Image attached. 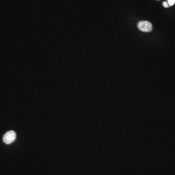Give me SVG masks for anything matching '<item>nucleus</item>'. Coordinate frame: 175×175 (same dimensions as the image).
I'll list each match as a JSON object with an SVG mask.
<instances>
[{
	"label": "nucleus",
	"mask_w": 175,
	"mask_h": 175,
	"mask_svg": "<svg viewBox=\"0 0 175 175\" xmlns=\"http://www.w3.org/2000/svg\"><path fill=\"white\" fill-rule=\"evenodd\" d=\"M138 28L143 32H150L152 30V24L148 21H141L138 23Z\"/></svg>",
	"instance_id": "2"
},
{
	"label": "nucleus",
	"mask_w": 175,
	"mask_h": 175,
	"mask_svg": "<svg viewBox=\"0 0 175 175\" xmlns=\"http://www.w3.org/2000/svg\"><path fill=\"white\" fill-rule=\"evenodd\" d=\"M163 6L165 8H168V7H169V6L168 5L167 2H163Z\"/></svg>",
	"instance_id": "4"
},
{
	"label": "nucleus",
	"mask_w": 175,
	"mask_h": 175,
	"mask_svg": "<svg viewBox=\"0 0 175 175\" xmlns=\"http://www.w3.org/2000/svg\"><path fill=\"white\" fill-rule=\"evenodd\" d=\"M16 133L14 131L11 130L6 133L3 137V141L7 144L14 142L16 138Z\"/></svg>",
	"instance_id": "1"
},
{
	"label": "nucleus",
	"mask_w": 175,
	"mask_h": 175,
	"mask_svg": "<svg viewBox=\"0 0 175 175\" xmlns=\"http://www.w3.org/2000/svg\"><path fill=\"white\" fill-rule=\"evenodd\" d=\"M158 1H159V0H158Z\"/></svg>",
	"instance_id": "5"
},
{
	"label": "nucleus",
	"mask_w": 175,
	"mask_h": 175,
	"mask_svg": "<svg viewBox=\"0 0 175 175\" xmlns=\"http://www.w3.org/2000/svg\"><path fill=\"white\" fill-rule=\"evenodd\" d=\"M167 1L169 6H174L175 4V0H167Z\"/></svg>",
	"instance_id": "3"
}]
</instances>
